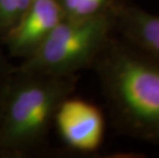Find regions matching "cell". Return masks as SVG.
Wrapping results in <instances>:
<instances>
[{
    "mask_svg": "<svg viewBox=\"0 0 159 158\" xmlns=\"http://www.w3.org/2000/svg\"><path fill=\"white\" fill-rule=\"evenodd\" d=\"M78 75L52 76L15 66L0 92V157L40 154L57 110L76 88Z\"/></svg>",
    "mask_w": 159,
    "mask_h": 158,
    "instance_id": "cell-2",
    "label": "cell"
},
{
    "mask_svg": "<svg viewBox=\"0 0 159 158\" xmlns=\"http://www.w3.org/2000/svg\"><path fill=\"white\" fill-rule=\"evenodd\" d=\"M35 0H0V42L15 28Z\"/></svg>",
    "mask_w": 159,
    "mask_h": 158,
    "instance_id": "cell-8",
    "label": "cell"
},
{
    "mask_svg": "<svg viewBox=\"0 0 159 158\" xmlns=\"http://www.w3.org/2000/svg\"><path fill=\"white\" fill-rule=\"evenodd\" d=\"M91 69L118 132L159 148V64L115 33Z\"/></svg>",
    "mask_w": 159,
    "mask_h": 158,
    "instance_id": "cell-1",
    "label": "cell"
},
{
    "mask_svg": "<svg viewBox=\"0 0 159 158\" xmlns=\"http://www.w3.org/2000/svg\"><path fill=\"white\" fill-rule=\"evenodd\" d=\"M64 18L56 0H35L2 43L8 58L33 56Z\"/></svg>",
    "mask_w": 159,
    "mask_h": 158,
    "instance_id": "cell-5",
    "label": "cell"
},
{
    "mask_svg": "<svg viewBox=\"0 0 159 158\" xmlns=\"http://www.w3.org/2000/svg\"><path fill=\"white\" fill-rule=\"evenodd\" d=\"M64 16L68 19H89L116 11L126 0H56Z\"/></svg>",
    "mask_w": 159,
    "mask_h": 158,
    "instance_id": "cell-7",
    "label": "cell"
},
{
    "mask_svg": "<svg viewBox=\"0 0 159 158\" xmlns=\"http://www.w3.org/2000/svg\"><path fill=\"white\" fill-rule=\"evenodd\" d=\"M15 66L8 61V56L4 52L3 44L0 42V92L9 78Z\"/></svg>",
    "mask_w": 159,
    "mask_h": 158,
    "instance_id": "cell-9",
    "label": "cell"
},
{
    "mask_svg": "<svg viewBox=\"0 0 159 158\" xmlns=\"http://www.w3.org/2000/svg\"><path fill=\"white\" fill-rule=\"evenodd\" d=\"M64 143L74 151L93 153L101 147L105 134V118L98 106L68 97L57 110L55 123Z\"/></svg>",
    "mask_w": 159,
    "mask_h": 158,
    "instance_id": "cell-4",
    "label": "cell"
},
{
    "mask_svg": "<svg viewBox=\"0 0 159 158\" xmlns=\"http://www.w3.org/2000/svg\"><path fill=\"white\" fill-rule=\"evenodd\" d=\"M115 35V12L89 19L64 18L38 50L19 68L52 76L91 69Z\"/></svg>",
    "mask_w": 159,
    "mask_h": 158,
    "instance_id": "cell-3",
    "label": "cell"
},
{
    "mask_svg": "<svg viewBox=\"0 0 159 158\" xmlns=\"http://www.w3.org/2000/svg\"><path fill=\"white\" fill-rule=\"evenodd\" d=\"M115 33L159 64V16L126 0L115 11Z\"/></svg>",
    "mask_w": 159,
    "mask_h": 158,
    "instance_id": "cell-6",
    "label": "cell"
}]
</instances>
